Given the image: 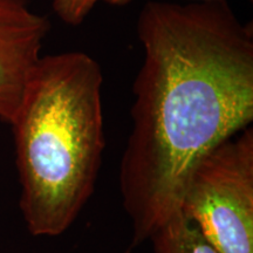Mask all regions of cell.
<instances>
[{
	"label": "cell",
	"instance_id": "obj_1",
	"mask_svg": "<svg viewBox=\"0 0 253 253\" xmlns=\"http://www.w3.org/2000/svg\"><path fill=\"white\" fill-rule=\"evenodd\" d=\"M136 27L143 62L120 167L130 249L179 212L198 161L253 120V30L226 0L148 2Z\"/></svg>",
	"mask_w": 253,
	"mask_h": 253
},
{
	"label": "cell",
	"instance_id": "obj_2",
	"mask_svg": "<svg viewBox=\"0 0 253 253\" xmlns=\"http://www.w3.org/2000/svg\"><path fill=\"white\" fill-rule=\"evenodd\" d=\"M100 65L72 50L41 56L11 122L20 209L33 236L54 237L94 190L104 149Z\"/></svg>",
	"mask_w": 253,
	"mask_h": 253
},
{
	"label": "cell",
	"instance_id": "obj_3",
	"mask_svg": "<svg viewBox=\"0 0 253 253\" xmlns=\"http://www.w3.org/2000/svg\"><path fill=\"white\" fill-rule=\"evenodd\" d=\"M179 213L221 253H253V130L204 155L190 173Z\"/></svg>",
	"mask_w": 253,
	"mask_h": 253
},
{
	"label": "cell",
	"instance_id": "obj_4",
	"mask_svg": "<svg viewBox=\"0 0 253 253\" xmlns=\"http://www.w3.org/2000/svg\"><path fill=\"white\" fill-rule=\"evenodd\" d=\"M49 23L27 0H0V120L11 125L41 58Z\"/></svg>",
	"mask_w": 253,
	"mask_h": 253
},
{
	"label": "cell",
	"instance_id": "obj_5",
	"mask_svg": "<svg viewBox=\"0 0 253 253\" xmlns=\"http://www.w3.org/2000/svg\"><path fill=\"white\" fill-rule=\"evenodd\" d=\"M155 253H221L196 224L177 213L150 238Z\"/></svg>",
	"mask_w": 253,
	"mask_h": 253
},
{
	"label": "cell",
	"instance_id": "obj_6",
	"mask_svg": "<svg viewBox=\"0 0 253 253\" xmlns=\"http://www.w3.org/2000/svg\"><path fill=\"white\" fill-rule=\"evenodd\" d=\"M100 0H53V9L63 23L78 26Z\"/></svg>",
	"mask_w": 253,
	"mask_h": 253
},
{
	"label": "cell",
	"instance_id": "obj_7",
	"mask_svg": "<svg viewBox=\"0 0 253 253\" xmlns=\"http://www.w3.org/2000/svg\"><path fill=\"white\" fill-rule=\"evenodd\" d=\"M104 2H107V4L109 5H125V4H128L130 0H103ZM198 1H207V0H198Z\"/></svg>",
	"mask_w": 253,
	"mask_h": 253
}]
</instances>
